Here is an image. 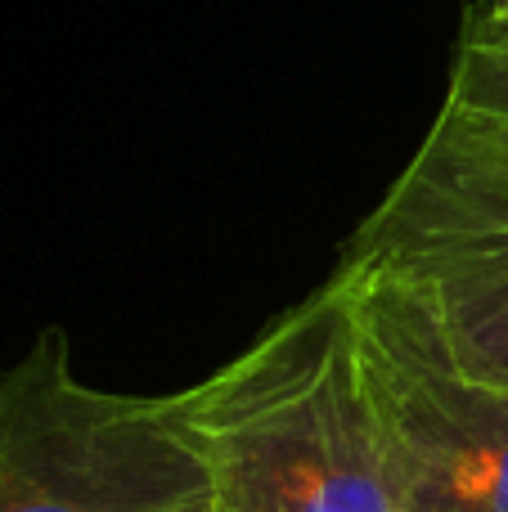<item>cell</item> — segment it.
I'll use <instances>...</instances> for the list:
<instances>
[{
    "instance_id": "obj_1",
    "label": "cell",
    "mask_w": 508,
    "mask_h": 512,
    "mask_svg": "<svg viewBox=\"0 0 508 512\" xmlns=\"http://www.w3.org/2000/svg\"><path fill=\"white\" fill-rule=\"evenodd\" d=\"M176 400L203 450L212 512H392L356 315L338 274Z\"/></svg>"
},
{
    "instance_id": "obj_3",
    "label": "cell",
    "mask_w": 508,
    "mask_h": 512,
    "mask_svg": "<svg viewBox=\"0 0 508 512\" xmlns=\"http://www.w3.org/2000/svg\"><path fill=\"white\" fill-rule=\"evenodd\" d=\"M0 512H212V481L176 396L90 387L45 328L0 364Z\"/></svg>"
},
{
    "instance_id": "obj_4",
    "label": "cell",
    "mask_w": 508,
    "mask_h": 512,
    "mask_svg": "<svg viewBox=\"0 0 508 512\" xmlns=\"http://www.w3.org/2000/svg\"><path fill=\"white\" fill-rule=\"evenodd\" d=\"M360 369L383 436L392 512H508V387L473 378L419 306L342 256Z\"/></svg>"
},
{
    "instance_id": "obj_2",
    "label": "cell",
    "mask_w": 508,
    "mask_h": 512,
    "mask_svg": "<svg viewBox=\"0 0 508 512\" xmlns=\"http://www.w3.org/2000/svg\"><path fill=\"white\" fill-rule=\"evenodd\" d=\"M342 256L387 274L464 373L508 387V135L441 104Z\"/></svg>"
},
{
    "instance_id": "obj_5",
    "label": "cell",
    "mask_w": 508,
    "mask_h": 512,
    "mask_svg": "<svg viewBox=\"0 0 508 512\" xmlns=\"http://www.w3.org/2000/svg\"><path fill=\"white\" fill-rule=\"evenodd\" d=\"M446 104L468 108L508 135V0H491L464 18Z\"/></svg>"
}]
</instances>
